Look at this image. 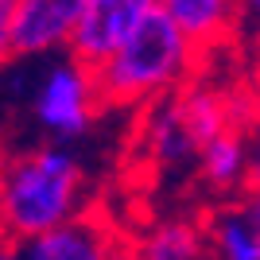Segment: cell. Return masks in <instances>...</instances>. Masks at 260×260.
<instances>
[{
  "instance_id": "6da1fadb",
  "label": "cell",
  "mask_w": 260,
  "mask_h": 260,
  "mask_svg": "<svg viewBox=\"0 0 260 260\" xmlns=\"http://www.w3.org/2000/svg\"><path fill=\"white\" fill-rule=\"evenodd\" d=\"M198 43L183 31L163 4H152L144 12L128 39L109 54L98 70L105 105H144L163 93H171L194 70Z\"/></svg>"
},
{
  "instance_id": "7a4b0ae2",
  "label": "cell",
  "mask_w": 260,
  "mask_h": 260,
  "mask_svg": "<svg viewBox=\"0 0 260 260\" xmlns=\"http://www.w3.org/2000/svg\"><path fill=\"white\" fill-rule=\"evenodd\" d=\"M86 175L66 148H35L8 163L0 186V229L16 241L39 237L82 217Z\"/></svg>"
},
{
  "instance_id": "3957f363",
  "label": "cell",
  "mask_w": 260,
  "mask_h": 260,
  "mask_svg": "<svg viewBox=\"0 0 260 260\" xmlns=\"http://www.w3.org/2000/svg\"><path fill=\"white\" fill-rule=\"evenodd\" d=\"M98 105H105L98 70L89 62H82L78 54L54 62L51 70L39 78L35 101H31L35 120H39L51 136H58V140H78V136L93 124Z\"/></svg>"
},
{
  "instance_id": "277c9868",
  "label": "cell",
  "mask_w": 260,
  "mask_h": 260,
  "mask_svg": "<svg viewBox=\"0 0 260 260\" xmlns=\"http://www.w3.org/2000/svg\"><path fill=\"white\" fill-rule=\"evenodd\" d=\"M89 0H20L16 4V54H51L70 47Z\"/></svg>"
},
{
  "instance_id": "5b68a950",
  "label": "cell",
  "mask_w": 260,
  "mask_h": 260,
  "mask_svg": "<svg viewBox=\"0 0 260 260\" xmlns=\"http://www.w3.org/2000/svg\"><path fill=\"white\" fill-rule=\"evenodd\" d=\"M148 8L140 0H89L86 16L78 23L74 39H70V54H78L89 66H101L128 39V31L136 27V20Z\"/></svg>"
},
{
  "instance_id": "8992f818",
  "label": "cell",
  "mask_w": 260,
  "mask_h": 260,
  "mask_svg": "<svg viewBox=\"0 0 260 260\" xmlns=\"http://www.w3.org/2000/svg\"><path fill=\"white\" fill-rule=\"evenodd\" d=\"M120 245L98 217H74L66 225L20 241V260H117Z\"/></svg>"
},
{
  "instance_id": "52a82bcc",
  "label": "cell",
  "mask_w": 260,
  "mask_h": 260,
  "mask_svg": "<svg viewBox=\"0 0 260 260\" xmlns=\"http://www.w3.org/2000/svg\"><path fill=\"white\" fill-rule=\"evenodd\" d=\"M140 140H144V152L152 155L159 167H179V163H190L202 144H198L190 120H186V109L179 93H163L155 98V105L148 109L144 117V128H140Z\"/></svg>"
},
{
  "instance_id": "ba28073f",
  "label": "cell",
  "mask_w": 260,
  "mask_h": 260,
  "mask_svg": "<svg viewBox=\"0 0 260 260\" xmlns=\"http://www.w3.org/2000/svg\"><path fill=\"white\" fill-rule=\"evenodd\" d=\"M249 167L252 159L241 128H225L221 136L202 144V152H198V171L214 190H237L241 183H249Z\"/></svg>"
},
{
  "instance_id": "9c48e42d",
  "label": "cell",
  "mask_w": 260,
  "mask_h": 260,
  "mask_svg": "<svg viewBox=\"0 0 260 260\" xmlns=\"http://www.w3.org/2000/svg\"><path fill=\"white\" fill-rule=\"evenodd\" d=\"M206 233L217 260H260V229L245 206L217 210Z\"/></svg>"
},
{
  "instance_id": "30bf717a",
  "label": "cell",
  "mask_w": 260,
  "mask_h": 260,
  "mask_svg": "<svg viewBox=\"0 0 260 260\" xmlns=\"http://www.w3.org/2000/svg\"><path fill=\"white\" fill-rule=\"evenodd\" d=\"M144 260H206V233L194 221H159L140 241Z\"/></svg>"
},
{
  "instance_id": "8fae6325",
  "label": "cell",
  "mask_w": 260,
  "mask_h": 260,
  "mask_svg": "<svg viewBox=\"0 0 260 260\" xmlns=\"http://www.w3.org/2000/svg\"><path fill=\"white\" fill-rule=\"evenodd\" d=\"M16 4L20 0H0V62L16 54Z\"/></svg>"
},
{
  "instance_id": "7c38bea8",
  "label": "cell",
  "mask_w": 260,
  "mask_h": 260,
  "mask_svg": "<svg viewBox=\"0 0 260 260\" xmlns=\"http://www.w3.org/2000/svg\"><path fill=\"white\" fill-rule=\"evenodd\" d=\"M0 260H20V241L0 229Z\"/></svg>"
},
{
  "instance_id": "4fadbf2b",
  "label": "cell",
  "mask_w": 260,
  "mask_h": 260,
  "mask_svg": "<svg viewBox=\"0 0 260 260\" xmlns=\"http://www.w3.org/2000/svg\"><path fill=\"white\" fill-rule=\"evenodd\" d=\"M245 210H249V217L256 221V229H260V190H249V198H245Z\"/></svg>"
},
{
  "instance_id": "5bb4252c",
  "label": "cell",
  "mask_w": 260,
  "mask_h": 260,
  "mask_svg": "<svg viewBox=\"0 0 260 260\" xmlns=\"http://www.w3.org/2000/svg\"><path fill=\"white\" fill-rule=\"evenodd\" d=\"M237 4H241V12L256 23V31H260V0H237Z\"/></svg>"
},
{
  "instance_id": "9a60e30c",
  "label": "cell",
  "mask_w": 260,
  "mask_h": 260,
  "mask_svg": "<svg viewBox=\"0 0 260 260\" xmlns=\"http://www.w3.org/2000/svg\"><path fill=\"white\" fill-rule=\"evenodd\" d=\"M252 124H260V74L252 82Z\"/></svg>"
},
{
  "instance_id": "2e32d148",
  "label": "cell",
  "mask_w": 260,
  "mask_h": 260,
  "mask_svg": "<svg viewBox=\"0 0 260 260\" xmlns=\"http://www.w3.org/2000/svg\"><path fill=\"white\" fill-rule=\"evenodd\" d=\"M245 186H249V190H260V155L252 159V167H249V183H245Z\"/></svg>"
},
{
  "instance_id": "e0dca14e",
  "label": "cell",
  "mask_w": 260,
  "mask_h": 260,
  "mask_svg": "<svg viewBox=\"0 0 260 260\" xmlns=\"http://www.w3.org/2000/svg\"><path fill=\"white\" fill-rule=\"evenodd\" d=\"M117 260H144V252H140V249H120Z\"/></svg>"
},
{
  "instance_id": "ac0fdd59",
  "label": "cell",
  "mask_w": 260,
  "mask_h": 260,
  "mask_svg": "<svg viewBox=\"0 0 260 260\" xmlns=\"http://www.w3.org/2000/svg\"><path fill=\"white\" fill-rule=\"evenodd\" d=\"M4 171H8V163L0 159V186H4Z\"/></svg>"
},
{
  "instance_id": "d6986e66",
  "label": "cell",
  "mask_w": 260,
  "mask_h": 260,
  "mask_svg": "<svg viewBox=\"0 0 260 260\" xmlns=\"http://www.w3.org/2000/svg\"><path fill=\"white\" fill-rule=\"evenodd\" d=\"M140 4H144V8H152V4H159V0H140Z\"/></svg>"
}]
</instances>
